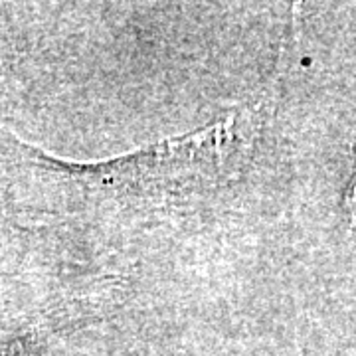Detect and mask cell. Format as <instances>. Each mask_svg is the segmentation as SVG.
Masks as SVG:
<instances>
[{"instance_id": "1", "label": "cell", "mask_w": 356, "mask_h": 356, "mask_svg": "<svg viewBox=\"0 0 356 356\" xmlns=\"http://www.w3.org/2000/svg\"><path fill=\"white\" fill-rule=\"evenodd\" d=\"M238 125V117L232 115L222 123H214L198 133H191L188 137L170 139L147 149L139 154H129L123 159H115L111 163L97 165H67L79 175L89 178L121 184V186H140L153 182H177L182 178L196 175H208L216 170L228 159L229 145L234 140V127Z\"/></svg>"}, {"instance_id": "2", "label": "cell", "mask_w": 356, "mask_h": 356, "mask_svg": "<svg viewBox=\"0 0 356 356\" xmlns=\"http://www.w3.org/2000/svg\"><path fill=\"white\" fill-rule=\"evenodd\" d=\"M348 212H350V224L356 229V180L353 191H350V196H348Z\"/></svg>"}]
</instances>
